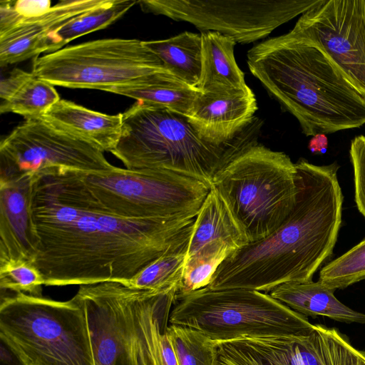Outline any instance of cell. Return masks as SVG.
Returning a JSON list of instances; mask_svg holds the SVG:
<instances>
[{
    "mask_svg": "<svg viewBox=\"0 0 365 365\" xmlns=\"http://www.w3.org/2000/svg\"><path fill=\"white\" fill-rule=\"evenodd\" d=\"M39 245L34 264L46 286L124 284L190 238L195 217L130 218L95 208L66 170L35 184Z\"/></svg>",
    "mask_w": 365,
    "mask_h": 365,
    "instance_id": "obj_1",
    "label": "cell"
},
{
    "mask_svg": "<svg viewBox=\"0 0 365 365\" xmlns=\"http://www.w3.org/2000/svg\"><path fill=\"white\" fill-rule=\"evenodd\" d=\"M297 197L270 235L231 253L205 287L269 293L285 283L306 282L332 255L342 222L343 194L336 162L296 163Z\"/></svg>",
    "mask_w": 365,
    "mask_h": 365,
    "instance_id": "obj_2",
    "label": "cell"
},
{
    "mask_svg": "<svg viewBox=\"0 0 365 365\" xmlns=\"http://www.w3.org/2000/svg\"><path fill=\"white\" fill-rule=\"evenodd\" d=\"M247 63L306 136L365 124V98L318 43L292 29L252 47Z\"/></svg>",
    "mask_w": 365,
    "mask_h": 365,
    "instance_id": "obj_3",
    "label": "cell"
},
{
    "mask_svg": "<svg viewBox=\"0 0 365 365\" xmlns=\"http://www.w3.org/2000/svg\"><path fill=\"white\" fill-rule=\"evenodd\" d=\"M120 140L111 153L130 170H164L210 187L215 173L256 140L255 124L232 142L217 145L203 140L187 117L136 101L122 113Z\"/></svg>",
    "mask_w": 365,
    "mask_h": 365,
    "instance_id": "obj_4",
    "label": "cell"
},
{
    "mask_svg": "<svg viewBox=\"0 0 365 365\" xmlns=\"http://www.w3.org/2000/svg\"><path fill=\"white\" fill-rule=\"evenodd\" d=\"M178 289L158 293L118 282L81 285L94 365H156L159 333L168 327Z\"/></svg>",
    "mask_w": 365,
    "mask_h": 365,
    "instance_id": "obj_5",
    "label": "cell"
},
{
    "mask_svg": "<svg viewBox=\"0 0 365 365\" xmlns=\"http://www.w3.org/2000/svg\"><path fill=\"white\" fill-rule=\"evenodd\" d=\"M0 338L22 365H94L85 308L76 294L67 301L1 296Z\"/></svg>",
    "mask_w": 365,
    "mask_h": 365,
    "instance_id": "obj_6",
    "label": "cell"
},
{
    "mask_svg": "<svg viewBox=\"0 0 365 365\" xmlns=\"http://www.w3.org/2000/svg\"><path fill=\"white\" fill-rule=\"evenodd\" d=\"M210 187L252 243L274 232L292 211L297 197V168L284 153L255 141L215 173Z\"/></svg>",
    "mask_w": 365,
    "mask_h": 365,
    "instance_id": "obj_7",
    "label": "cell"
},
{
    "mask_svg": "<svg viewBox=\"0 0 365 365\" xmlns=\"http://www.w3.org/2000/svg\"><path fill=\"white\" fill-rule=\"evenodd\" d=\"M169 324L192 328L217 342L302 335L314 326L268 293L205 287L176 298Z\"/></svg>",
    "mask_w": 365,
    "mask_h": 365,
    "instance_id": "obj_8",
    "label": "cell"
},
{
    "mask_svg": "<svg viewBox=\"0 0 365 365\" xmlns=\"http://www.w3.org/2000/svg\"><path fill=\"white\" fill-rule=\"evenodd\" d=\"M73 178L95 208L130 218L196 217L210 187L164 170L116 167L103 173L74 171Z\"/></svg>",
    "mask_w": 365,
    "mask_h": 365,
    "instance_id": "obj_9",
    "label": "cell"
},
{
    "mask_svg": "<svg viewBox=\"0 0 365 365\" xmlns=\"http://www.w3.org/2000/svg\"><path fill=\"white\" fill-rule=\"evenodd\" d=\"M165 72L169 71L143 41L125 38L99 39L62 48L36 57L31 71L53 86L107 92L148 83Z\"/></svg>",
    "mask_w": 365,
    "mask_h": 365,
    "instance_id": "obj_10",
    "label": "cell"
},
{
    "mask_svg": "<svg viewBox=\"0 0 365 365\" xmlns=\"http://www.w3.org/2000/svg\"><path fill=\"white\" fill-rule=\"evenodd\" d=\"M322 0H140L141 9L216 31L236 43L262 39Z\"/></svg>",
    "mask_w": 365,
    "mask_h": 365,
    "instance_id": "obj_11",
    "label": "cell"
},
{
    "mask_svg": "<svg viewBox=\"0 0 365 365\" xmlns=\"http://www.w3.org/2000/svg\"><path fill=\"white\" fill-rule=\"evenodd\" d=\"M103 153L41 118L27 119L1 141L0 182L40 178L59 170L89 173L114 170Z\"/></svg>",
    "mask_w": 365,
    "mask_h": 365,
    "instance_id": "obj_12",
    "label": "cell"
},
{
    "mask_svg": "<svg viewBox=\"0 0 365 365\" xmlns=\"http://www.w3.org/2000/svg\"><path fill=\"white\" fill-rule=\"evenodd\" d=\"M292 30L318 43L365 98V0H322Z\"/></svg>",
    "mask_w": 365,
    "mask_h": 365,
    "instance_id": "obj_13",
    "label": "cell"
},
{
    "mask_svg": "<svg viewBox=\"0 0 365 365\" xmlns=\"http://www.w3.org/2000/svg\"><path fill=\"white\" fill-rule=\"evenodd\" d=\"M230 365H365V350L338 329L314 324L302 335L241 339Z\"/></svg>",
    "mask_w": 365,
    "mask_h": 365,
    "instance_id": "obj_14",
    "label": "cell"
},
{
    "mask_svg": "<svg viewBox=\"0 0 365 365\" xmlns=\"http://www.w3.org/2000/svg\"><path fill=\"white\" fill-rule=\"evenodd\" d=\"M257 109L250 87L200 91L187 118L203 140L222 145L235 140L253 122Z\"/></svg>",
    "mask_w": 365,
    "mask_h": 365,
    "instance_id": "obj_15",
    "label": "cell"
},
{
    "mask_svg": "<svg viewBox=\"0 0 365 365\" xmlns=\"http://www.w3.org/2000/svg\"><path fill=\"white\" fill-rule=\"evenodd\" d=\"M39 178L0 182V264L33 262L39 239L33 213L34 187Z\"/></svg>",
    "mask_w": 365,
    "mask_h": 365,
    "instance_id": "obj_16",
    "label": "cell"
},
{
    "mask_svg": "<svg viewBox=\"0 0 365 365\" xmlns=\"http://www.w3.org/2000/svg\"><path fill=\"white\" fill-rule=\"evenodd\" d=\"M106 0H65L38 16L23 19L0 34V66L37 57L45 52L46 38L71 19L103 4Z\"/></svg>",
    "mask_w": 365,
    "mask_h": 365,
    "instance_id": "obj_17",
    "label": "cell"
},
{
    "mask_svg": "<svg viewBox=\"0 0 365 365\" xmlns=\"http://www.w3.org/2000/svg\"><path fill=\"white\" fill-rule=\"evenodd\" d=\"M249 243L226 203L210 187L195 219L187 258L224 251L233 252Z\"/></svg>",
    "mask_w": 365,
    "mask_h": 365,
    "instance_id": "obj_18",
    "label": "cell"
},
{
    "mask_svg": "<svg viewBox=\"0 0 365 365\" xmlns=\"http://www.w3.org/2000/svg\"><path fill=\"white\" fill-rule=\"evenodd\" d=\"M58 130L111 153L122 131V113L108 115L60 99L41 117Z\"/></svg>",
    "mask_w": 365,
    "mask_h": 365,
    "instance_id": "obj_19",
    "label": "cell"
},
{
    "mask_svg": "<svg viewBox=\"0 0 365 365\" xmlns=\"http://www.w3.org/2000/svg\"><path fill=\"white\" fill-rule=\"evenodd\" d=\"M334 289L317 282L285 283L269 292L271 297L305 317L323 316L332 320L365 325V313L340 302Z\"/></svg>",
    "mask_w": 365,
    "mask_h": 365,
    "instance_id": "obj_20",
    "label": "cell"
},
{
    "mask_svg": "<svg viewBox=\"0 0 365 365\" xmlns=\"http://www.w3.org/2000/svg\"><path fill=\"white\" fill-rule=\"evenodd\" d=\"M202 67L197 89H245L249 86L234 55L235 41L216 31H201Z\"/></svg>",
    "mask_w": 365,
    "mask_h": 365,
    "instance_id": "obj_21",
    "label": "cell"
},
{
    "mask_svg": "<svg viewBox=\"0 0 365 365\" xmlns=\"http://www.w3.org/2000/svg\"><path fill=\"white\" fill-rule=\"evenodd\" d=\"M0 113H14L27 119L39 118L60 100L50 83L21 69L1 81Z\"/></svg>",
    "mask_w": 365,
    "mask_h": 365,
    "instance_id": "obj_22",
    "label": "cell"
},
{
    "mask_svg": "<svg viewBox=\"0 0 365 365\" xmlns=\"http://www.w3.org/2000/svg\"><path fill=\"white\" fill-rule=\"evenodd\" d=\"M143 41L169 72L197 89L202 67L200 34L184 31L165 39Z\"/></svg>",
    "mask_w": 365,
    "mask_h": 365,
    "instance_id": "obj_23",
    "label": "cell"
},
{
    "mask_svg": "<svg viewBox=\"0 0 365 365\" xmlns=\"http://www.w3.org/2000/svg\"><path fill=\"white\" fill-rule=\"evenodd\" d=\"M109 92L187 117L200 91L182 82L171 73L165 72L148 83L115 88Z\"/></svg>",
    "mask_w": 365,
    "mask_h": 365,
    "instance_id": "obj_24",
    "label": "cell"
},
{
    "mask_svg": "<svg viewBox=\"0 0 365 365\" xmlns=\"http://www.w3.org/2000/svg\"><path fill=\"white\" fill-rule=\"evenodd\" d=\"M135 4L138 1L106 0L99 6L79 15L53 31L46 39L45 52L58 51L76 38L107 27Z\"/></svg>",
    "mask_w": 365,
    "mask_h": 365,
    "instance_id": "obj_25",
    "label": "cell"
},
{
    "mask_svg": "<svg viewBox=\"0 0 365 365\" xmlns=\"http://www.w3.org/2000/svg\"><path fill=\"white\" fill-rule=\"evenodd\" d=\"M190 239L161 255L123 284L158 293L168 292L173 289H178V292L186 263Z\"/></svg>",
    "mask_w": 365,
    "mask_h": 365,
    "instance_id": "obj_26",
    "label": "cell"
},
{
    "mask_svg": "<svg viewBox=\"0 0 365 365\" xmlns=\"http://www.w3.org/2000/svg\"><path fill=\"white\" fill-rule=\"evenodd\" d=\"M178 365H217V342L192 328L169 324Z\"/></svg>",
    "mask_w": 365,
    "mask_h": 365,
    "instance_id": "obj_27",
    "label": "cell"
},
{
    "mask_svg": "<svg viewBox=\"0 0 365 365\" xmlns=\"http://www.w3.org/2000/svg\"><path fill=\"white\" fill-rule=\"evenodd\" d=\"M365 280V239L322 267L319 281L329 288L341 289Z\"/></svg>",
    "mask_w": 365,
    "mask_h": 365,
    "instance_id": "obj_28",
    "label": "cell"
},
{
    "mask_svg": "<svg viewBox=\"0 0 365 365\" xmlns=\"http://www.w3.org/2000/svg\"><path fill=\"white\" fill-rule=\"evenodd\" d=\"M44 279L37 267L30 262L11 260L0 264V288L14 293L42 297Z\"/></svg>",
    "mask_w": 365,
    "mask_h": 365,
    "instance_id": "obj_29",
    "label": "cell"
},
{
    "mask_svg": "<svg viewBox=\"0 0 365 365\" xmlns=\"http://www.w3.org/2000/svg\"><path fill=\"white\" fill-rule=\"evenodd\" d=\"M228 256L227 253H219L186 259L181 284L176 298L206 287L220 265Z\"/></svg>",
    "mask_w": 365,
    "mask_h": 365,
    "instance_id": "obj_30",
    "label": "cell"
},
{
    "mask_svg": "<svg viewBox=\"0 0 365 365\" xmlns=\"http://www.w3.org/2000/svg\"><path fill=\"white\" fill-rule=\"evenodd\" d=\"M349 155L354 169L355 202L365 218V135L356 136L351 141Z\"/></svg>",
    "mask_w": 365,
    "mask_h": 365,
    "instance_id": "obj_31",
    "label": "cell"
},
{
    "mask_svg": "<svg viewBox=\"0 0 365 365\" xmlns=\"http://www.w3.org/2000/svg\"><path fill=\"white\" fill-rule=\"evenodd\" d=\"M14 6L16 11L24 19L42 15L51 7L49 0H19L14 1Z\"/></svg>",
    "mask_w": 365,
    "mask_h": 365,
    "instance_id": "obj_32",
    "label": "cell"
},
{
    "mask_svg": "<svg viewBox=\"0 0 365 365\" xmlns=\"http://www.w3.org/2000/svg\"><path fill=\"white\" fill-rule=\"evenodd\" d=\"M14 1H0V34L10 30L24 19L16 11Z\"/></svg>",
    "mask_w": 365,
    "mask_h": 365,
    "instance_id": "obj_33",
    "label": "cell"
},
{
    "mask_svg": "<svg viewBox=\"0 0 365 365\" xmlns=\"http://www.w3.org/2000/svg\"><path fill=\"white\" fill-rule=\"evenodd\" d=\"M327 148L328 139L323 133H318L312 136L308 144L309 150L314 154H324Z\"/></svg>",
    "mask_w": 365,
    "mask_h": 365,
    "instance_id": "obj_34",
    "label": "cell"
},
{
    "mask_svg": "<svg viewBox=\"0 0 365 365\" xmlns=\"http://www.w3.org/2000/svg\"><path fill=\"white\" fill-rule=\"evenodd\" d=\"M19 365H22V364H21L19 363Z\"/></svg>",
    "mask_w": 365,
    "mask_h": 365,
    "instance_id": "obj_35",
    "label": "cell"
}]
</instances>
